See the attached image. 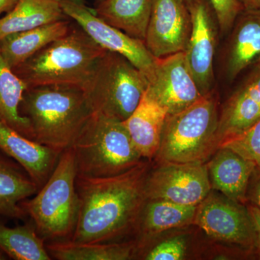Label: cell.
<instances>
[{
	"mask_svg": "<svg viewBox=\"0 0 260 260\" xmlns=\"http://www.w3.org/2000/svg\"><path fill=\"white\" fill-rule=\"evenodd\" d=\"M197 207L162 200H147L140 215L138 229L142 240L146 238L193 223Z\"/></svg>",
	"mask_w": 260,
	"mask_h": 260,
	"instance_id": "d4e9b609",
	"label": "cell"
},
{
	"mask_svg": "<svg viewBox=\"0 0 260 260\" xmlns=\"http://www.w3.org/2000/svg\"><path fill=\"white\" fill-rule=\"evenodd\" d=\"M260 119V64L228 99L219 114V146L249 129Z\"/></svg>",
	"mask_w": 260,
	"mask_h": 260,
	"instance_id": "9a60e30c",
	"label": "cell"
},
{
	"mask_svg": "<svg viewBox=\"0 0 260 260\" xmlns=\"http://www.w3.org/2000/svg\"><path fill=\"white\" fill-rule=\"evenodd\" d=\"M19 0H0V17L13 9Z\"/></svg>",
	"mask_w": 260,
	"mask_h": 260,
	"instance_id": "1f68e13d",
	"label": "cell"
},
{
	"mask_svg": "<svg viewBox=\"0 0 260 260\" xmlns=\"http://www.w3.org/2000/svg\"><path fill=\"white\" fill-rule=\"evenodd\" d=\"M20 112L35 141L61 152L71 147L93 113L83 89L64 85L27 89Z\"/></svg>",
	"mask_w": 260,
	"mask_h": 260,
	"instance_id": "7a4b0ae2",
	"label": "cell"
},
{
	"mask_svg": "<svg viewBox=\"0 0 260 260\" xmlns=\"http://www.w3.org/2000/svg\"><path fill=\"white\" fill-rule=\"evenodd\" d=\"M70 148L81 177H113L143 160L124 122L98 113H92Z\"/></svg>",
	"mask_w": 260,
	"mask_h": 260,
	"instance_id": "5b68a950",
	"label": "cell"
},
{
	"mask_svg": "<svg viewBox=\"0 0 260 260\" xmlns=\"http://www.w3.org/2000/svg\"><path fill=\"white\" fill-rule=\"evenodd\" d=\"M247 202L260 210V167H256L248 186Z\"/></svg>",
	"mask_w": 260,
	"mask_h": 260,
	"instance_id": "f546056e",
	"label": "cell"
},
{
	"mask_svg": "<svg viewBox=\"0 0 260 260\" xmlns=\"http://www.w3.org/2000/svg\"><path fill=\"white\" fill-rule=\"evenodd\" d=\"M247 208L255 231L256 241L254 247L256 248L260 255V210L254 205L251 204L248 205Z\"/></svg>",
	"mask_w": 260,
	"mask_h": 260,
	"instance_id": "4dcf8cb0",
	"label": "cell"
},
{
	"mask_svg": "<svg viewBox=\"0 0 260 260\" xmlns=\"http://www.w3.org/2000/svg\"><path fill=\"white\" fill-rule=\"evenodd\" d=\"M77 175L73 150L66 149L45 184L34 198L20 203L46 242L73 237L80 211Z\"/></svg>",
	"mask_w": 260,
	"mask_h": 260,
	"instance_id": "277c9868",
	"label": "cell"
},
{
	"mask_svg": "<svg viewBox=\"0 0 260 260\" xmlns=\"http://www.w3.org/2000/svg\"><path fill=\"white\" fill-rule=\"evenodd\" d=\"M63 13L103 49L117 53L131 61L148 78L153 73L157 58L145 42L109 25L89 9L82 0H59Z\"/></svg>",
	"mask_w": 260,
	"mask_h": 260,
	"instance_id": "9c48e42d",
	"label": "cell"
},
{
	"mask_svg": "<svg viewBox=\"0 0 260 260\" xmlns=\"http://www.w3.org/2000/svg\"><path fill=\"white\" fill-rule=\"evenodd\" d=\"M209 2L220 30L223 32L229 31L244 10L242 5L238 0H209Z\"/></svg>",
	"mask_w": 260,
	"mask_h": 260,
	"instance_id": "f1b7e54d",
	"label": "cell"
},
{
	"mask_svg": "<svg viewBox=\"0 0 260 260\" xmlns=\"http://www.w3.org/2000/svg\"><path fill=\"white\" fill-rule=\"evenodd\" d=\"M0 150V215L24 220L28 217L20 203L39 190L27 172Z\"/></svg>",
	"mask_w": 260,
	"mask_h": 260,
	"instance_id": "ffe728a7",
	"label": "cell"
},
{
	"mask_svg": "<svg viewBox=\"0 0 260 260\" xmlns=\"http://www.w3.org/2000/svg\"><path fill=\"white\" fill-rule=\"evenodd\" d=\"M189 1H191V0H185L186 3H189Z\"/></svg>",
	"mask_w": 260,
	"mask_h": 260,
	"instance_id": "e575fe53",
	"label": "cell"
},
{
	"mask_svg": "<svg viewBox=\"0 0 260 260\" xmlns=\"http://www.w3.org/2000/svg\"><path fill=\"white\" fill-rule=\"evenodd\" d=\"M191 31L185 0H153L144 42L155 58L184 52Z\"/></svg>",
	"mask_w": 260,
	"mask_h": 260,
	"instance_id": "8fae6325",
	"label": "cell"
},
{
	"mask_svg": "<svg viewBox=\"0 0 260 260\" xmlns=\"http://www.w3.org/2000/svg\"><path fill=\"white\" fill-rule=\"evenodd\" d=\"M0 150L22 167L40 189L62 152L29 139L0 121Z\"/></svg>",
	"mask_w": 260,
	"mask_h": 260,
	"instance_id": "5bb4252c",
	"label": "cell"
},
{
	"mask_svg": "<svg viewBox=\"0 0 260 260\" xmlns=\"http://www.w3.org/2000/svg\"><path fill=\"white\" fill-rule=\"evenodd\" d=\"M227 75L231 80L260 64V8L244 10L234 23L227 51Z\"/></svg>",
	"mask_w": 260,
	"mask_h": 260,
	"instance_id": "e0dca14e",
	"label": "cell"
},
{
	"mask_svg": "<svg viewBox=\"0 0 260 260\" xmlns=\"http://www.w3.org/2000/svg\"><path fill=\"white\" fill-rule=\"evenodd\" d=\"M213 155L206 164L212 189L230 200L245 204L255 164L225 147H220Z\"/></svg>",
	"mask_w": 260,
	"mask_h": 260,
	"instance_id": "2e32d148",
	"label": "cell"
},
{
	"mask_svg": "<svg viewBox=\"0 0 260 260\" xmlns=\"http://www.w3.org/2000/svg\"><path fill=\"white\" fill-rule=\"evenodd\" d=\"M193 223L214 239L250 249L255 246V231L247 207L223 194L210 192L197 207Z\"/></svg>",
	"mask_w": 260,
	"mask_h": 260,
	"instance_id": "30bf717a",
	"label": "cell"
},
{
	"mask_svg": "<svg viewBox=\"0 0 260 260\" xmlns=\"http://www.w3.org/2000/svg\"><path fill=\"white\" fill-rule=\"evenodd\" d=\"M6 256H5V254H3L2 251H0V259H6Z\"/></svg>",
	"mask_w": 260,
	"mask_h": 260,
	"instance_id": "836d02e7",
	"label": "cell"
},
{
	"mask_svg": "<svg viewBox=\"0 0 260 260\" xmlns=\"http://www.w3.org/2000/svg\"><path fill=\"white\" fill-rule=\"evenodd\" d=\"M45 242L32 220L15 227L0 222V251L10 259L50 260Z\"/></svg>",
	"mask_w": 260,
	"mask_h": 260,
	"instance_id": "484cf974",
	"label": "cell"
},
{
	"mask_svg": "<svg viewBox=\"0 0 260 260\" xmlns=\"http://www.w3.org/2000/svg\"><path fill=\"white\" fill-rule=\"evenodd\" d=\"M191 19V31L184 57L202 95L213 90V59L215 35L210 2L191 0L186 3Z\"/></svg>",
	"mask_w": 260,
	"mask_h": 260,
	"instance_id": "4fadbf2b",
	"label": "cell"
},
{
	"mask_svg": "<svg viewBox=\"0 0 260 260\" xmlns=\"http://www.w3.org/2000/svg\"><path fill=\"white\" fill-rule=\"evenodd\" d=\"M148 90L169 114L184 110L203 96L186 65L184 52L156 59Z\"/></svg>",
	"mask_w": 260,
	"mask_h": 260,
	"instance_id": "7c38bea8",
	"label": "cell"
},
{
	"mask_svg": "<svg viewBox=\"0 0 260 260\" xmlns=\"http://www.w3.org/2000/svg\"><path fill=\"white\" fill-rule=\"evenodd\" d=\"M185 241L181 237H174L160 242L143 256L147 260H181L186 254Z\"/></svg>",
	"mask_w": 260,
	"mask_h": 260,
	"instance_id": "83f0119b",
	"label": "cell"
},
{
	"mask_svg": "<svg viewBox=\"0 0 260 260\" xmlns=\"http://www.w3.org/2000/svg\"><path fill=\"white\" fill-rule=\"evenodd\" d=\"M244 10L259 9L260 0H238Z\"/></svg>",
	"mask_w": 260,
	"mask_h": 260,
	"instance_id": "d6a6232c",
	"label": "cell"
},
{
	"mask_svg": "<svg viewBox=\"0 0 260 260\" xmlns=\"http://www.w3.org/2000/svg\"><path fill=\"white\" fill-rule=\"evenodd\" d=\"M98 1H99V2H102V1H103V0H98Z\"/></svg>",
	"mask_w": 260,
	"mask_h": 260,
	"instance_id": "d590c367",
	"label": "cell"
},
{
	"mask_svg": "<svg viewBox=\"0 0 260 260\" xmlns=\"http://www.w3.org/2000/svg\"><path fill=\"white\" fill-rule=\"evenodd\" d=\"M51 259L58 260H124L137 254L136 242L78 243L71 240L47 242Z\"/></svg>",
	"mask_w": 260,
	"mask_h": 260,
	"instance_id": "603a6c76",
	"label": "cell"
},
{
	"mask_svg": "<svg viewBox=\"0 0 260 260\" xmlns=\"http://www.w3.org/2000/svg\"><path fill=\"white\" fill-rule=\"evenodd\" d=\"M168 114L167 109L146 89L134 112L123 121L142 158L153 159L158 153Z\"/></svg>",
	"mask_w": 260,
	"mask_h": 260,
	"instance_id": "ac0fdd59",
	"label": "cell"
},
{
	"mask_svg": "<svg viewBox=\"0 0 260 260\" xmlns=\"http://www.w3.org/2000/svg\"><path fill=\"white\" fill-rule=\"evenodd\" d=\"M107 51L80 26L71 27L64 37L13 70L28 88L64 85L83 90Z\"/></svg>",
	"mask_w": 260,
	"mask_h": 260,
	"instance_id": "3957f363",
	"label": "cell"
},
{
	"mask_svg": "<svg viewBox=\"0 0 260 260\" xmlns=\"http://www.w3.org/2000/svg\"><path fill=\"white\" fill-rule=\"evenodd\" d=\"M71 27L70 22L64 19L30 30L10 34L0 39L2 56L13 69L51 42L64 37Z\"/></svg>",
	"mask_w": 260,
	"mask_h": 260,
	"instance_id": "d6986e66",
	"label": "cell"
},
{
	"mask_svg": "<svg viewBox=\"0 0 260 260\" xmlns=\"http://www.w3.org/2000/svg\"><path fill=\"white\" fill-rule=\"evenodd\" d=\"M153 0H103L93 10L106 23L144 42Z\"/></svg>",
	"mask_w": 260,
	"mask_h": 260,
	"instance_id": "44dd1931",
	"label": "cell"
},
{
	"mask_svg": "<svg viewBox=\"0 0 260 260\" xmlns=\"http://www.w3.org/2000/svg\"><path fill=\"white\" fill-rule=\"evenodd\" d=\"M220 147L234 150L260 167V119L241 134L224 140Z\"/></svg>",
	"mask_w": 260,
	"mask_h": 260,
	"instance_id": "4316f807",
	"label": "cell"
},
{
	"mask_svg": "<svg viewBox=\"0 0 260 260\" xmlns=\"http://www.w3.org/2000/svg\"><path fill=\"white\" fill-rule=\"evenodd\" d=\"M218 99L214 90L190 107L168 114L160 146L159 162H205L219 148Z\"/></svg>",
	"mask_w": 260,
	"mask_h": 260,
	"instance_id": "8992f818",
	"label": "cell"
},
{
	"mask_svg": "<svg viewBox=\"0 0 260 260\" xmlns=\"http://www.w3.org/2000/svg\"><path fill=\"white\" fill-rule=\"evenodd\" d=\"M27 89V85L7 64L0 51V121L34 140L30 121L20 112Z\"/></svg>",
	"mask_w": 260,
	"mask_h": 260,
	"instance_id": "cb8c5ba5",
	"label": "cell"
},
{
	"mask_svg": "<svg viewBox=\"0 0 260 260\" xmlns=\"http://www.w3.org/2000/svg\"><path fill=\"white\" fill-rule=\"evenodd\" d=\"M149 172L148 164L142 160L129 170L113 177L77 175L80 211L70 240L112 243L137 230L147 201L145 186Z\"/></svg>",
	"mask_w": 260,
	"mask_h": 260,
	"instance_id": "6da1fadb",
	"label": "cell"
},
{
	"mask_svg": "<svg viewBox=\"0 0 260 260\" xmlns=\"http://www.w3.org/2000/svg\"><path fill=\"white\" fill-rule=\"evenodd\" d=\"M66 18L59 0H19L13 9L0 17V39Z\"/></svg>",
	"mask_w": 260,
	"mask_h": 260,
	"instance_id": "7402d4cb",
	"label": "cell"
},
{
	"mask_svg": "<svg viewBox=\"0 0 260 260\" xmlns=\"http://www.w3.org/2000/svg\"><path fill=\"white\" fill-rule=\"evenodd\" d=\"M148 85L144 73L124 56L107 51L83 90L92 112L124 121L140 104Z\"/></svg>",
	"mask_w": 260,
	"mask_h": 260,
	"instance_id": "52a82bcc",
	"label": "cell"
},
{
	"mask_svg": "<svg viewBox=\"0 0 260 260\" xmlns=\"http://www.w3.org/2000/svg\"><path fill=\"white\" fill-rule=\"evenodd\" d=\"M205 162H160L145 181L147 200L198 206L211 190Z\"/></svg>",
	"mask_w": 260,
	"mask_h": 260,
	"instance_id": "ba28073f",
	"label": "cell"
}]
</instances>
